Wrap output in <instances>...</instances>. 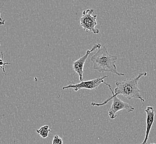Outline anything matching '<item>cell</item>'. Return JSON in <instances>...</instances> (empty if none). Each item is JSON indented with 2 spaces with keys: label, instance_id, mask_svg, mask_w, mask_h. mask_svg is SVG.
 Returning <instances> with one entry per match:
<instances>
[{
  "label": "cell",
  "instance_id": "7c38bea8",
  "mask_svg": "<svg viewBox=\"0 0 156 144\" xmlns=\"http://www.w3.org/2000/svg\"><path fill=\"white\" fill-rule=\"evenodd\" d=\"M154 144V143H153V142H152V143H151V144Z\"/></svg>",
  "mask_w": 156,
  "mask_h": 144
},
{
  "label": "cell",
  "instance_id": "8fae6325",
  "mask_svg": "<svg viewBox=\"0 0 156 144\" xmlns=\"http://www.w3.org/2000/svg\"><path fill=\"white\" fill-rule=\"evenodd\" d=\"M5 20H3V18L2 17V16L0 14V24L1 25H3L5 23Z\"/></svg>",
  "mask_w": 156,
  "mask_h": 144
},
{
  "label": "cell",
  "instance_id": "277c9868",
  "mask_svg": "<svg viewBox=\"0 0 156 144\" xmlns=\"http://www.w3.org/2000/svg\"><path fill=\"white\" fill-rule=\"evenodd\" d=\"M94 9H87L83 11L82 16L80 18V24L85 31L98 34L99 30L96 28V25L98 24L96 21L97 15H94Z\"/></svg>",
  "mask_w": 156,
  "mask_h": 144
},
{
  "label": "cell",
  "instance_id": "9c48e42d",
  "mask_svg": "<svg viewBox=\"0 0 156 144\" xmlns=\"http://www.w3.org/2000/svg\"><path fill=\"white\" fill-rule=\"evenodd\" d=\"M3 58H4V56H3V53L1 52V59H0V66H1V68L2 69L3 73H4V74H5V75L6 76L5 68V66H6V65H8V64H11V63H8V62H5V61L3 60Z\"/></svg>",
  "mask_w": 156,
  "mask_h": 144
},
{
  "label": "cell",
  "instance_id": "3957f363",
  "mask_svg": "<svg viewBox=\"0 0 156 144\" xmlns=\"http://www.w3.org/2000/svg\"><path fill=\"white\" fill-rule=\"evenodd\" d=\"M112 99V104L111 105V108L108 111V116L110 118L113 120L117 117L116 113L119 111L125 110L127 113L132 112L135 110V108L132 106L127 103L124 102L122 100L118 98L117 96H112L106 99L105 101L102 103H91V105L96 106H101L102 105L106 104L108 102H110Z\"/></svg>",
  "mask_w": 156,
  "mask_h": 144
},
{
  "label": "cell",
  "instance_id": "8992f818",
  "mask_svg": "<svg viewBox=\"0 0 156 144\" xmlns=\"http://www.w3.org/2000/svg\"><path fill=\"white\" fill-rule=\"evenodd\" d=\"M101 44L98 43L94 45L93 47L90 50H87L86 52V53L84 54L83 57H80L78 60H75L73 63V68L74 70L75 71L79 77V80L83 81V75H84V67L86 60L87 59L89 56L93 52L96 50V49L101 48Z\"/></svg>",
  "mask_w": 156,
  "mask_h": 144
},
{
  "label": "cell",
  "instance_id": "30bf717a",
  "mask_svg": "<svg viewBox=\"0 0 156 144\" xmlns=\"http://www.w3.org/2000/svg\"><path fill=\"white\" fill-rule=\"evenodd\" d=\"M63 141L62 139L59 135H54V138L52 141V144H63Z\"/></svg>",
  "mask_w": 156,
  "mask_h": 144
},
{
  "label": "cell",
  "instance_id": "5b68a950",
  "mask_svg": "<svg viewBox=\"0 0 156 144\" xmlns=\"http://www.w3.org/2000/svg\"><path fill=\"white\" fill-rule=\"evenodd\" d=\"M108 75H105L100 78L94 79L87 81H81L80 83L75 84H69L68 86L62 88V89H73L75 92H77L81 89H87L89 90H95L101 83H104V79L108 78Z\"/></svg>",
  "mask_w": 156,
  "mask_h": 144
},
{
  "label": "cell",
  "instance_id": "6da1fadb",
  "mask_svg": "<svg viewBox=\"0 0 156 144\" xmlns=\"http://www.w3.org/2000/svg\"><path fill=\"white\" fill-rule=\"evenodd\" d=\"M147 75L146 72L141 73L135 78L126 79V80L122 81H117L116 83L115 93H114L110 84L105 82H104V84L109 88L112 96L121 95L127 99H138L141 100L142 102H144L145 99L141 95V90L138 88V81L142 77H146Z\"/></svg>",
  "mask_w": 156,
  "mask_h": 144
},
{
  "label": "cell",
  "instance_id": "ba28073f",
  "mask_svg": "<svg viewBox=\"0 0 156 144\" xmlns=\"http://www.w3.org/2000/svg\"><path fill=\"white\" fill-rule=\"evenodd\" d=\"M36 131L42 138L45 139L48 138L49 132L51 131V130L49 129L48 125H45L42 126L39 129H37Z\"/></svg>",
  "mask_w": 156,
  "mask_h": 144
},
{
  "label": "cell",
  "instance_id": "7a4b0ae2",
  "mask_svg": "<svg viewBox=\"0 0 156 144\" xmlns=\"http://www.w3.org/2000/svg\"><path fill=\"white\" fill-rule=\"evenodd\" d=\"M117 60V56L110 54L105 46L100 48L96 53L91 57V61L93 63L94 69L97 70L100 73L110 72L119 76H124L125 74L120 73L117 71L115 64Z\"/></svg>",
  "mask_w": 156,
  "mask_h": 144
},
{
  "label": "cell",
  "instance_id": "52a82bcc",
  "mask_svg": "<svg viewBox=\"0 0 156 144\" xmlns=\"http://www.w3.org/2000/svg\"><path fill=\"white\" fill-rule=\"evenodd\" d=\"M145 112L146 113V130L145 132V137L143 142L138 144H147L151 130L152 128L155 119V112L152 106H147L145 110Z\"/></svg>",
  "mask_w": 156,
  "mask_h": 144
}]
</instances>
